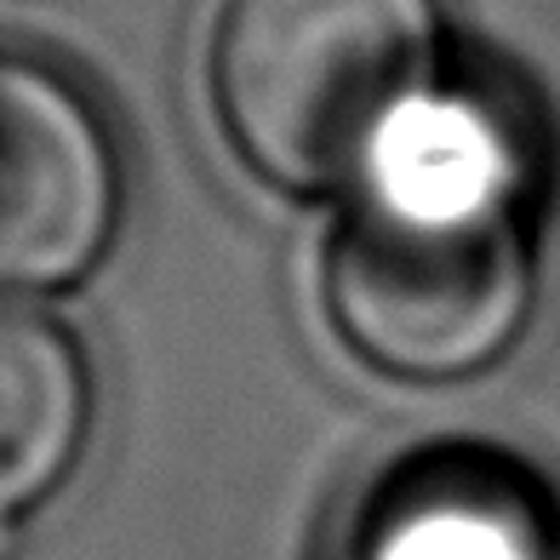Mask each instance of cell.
I'll list each match as a JSON object with an SVG mask.
<instances>
[{
    "label": "cell",
    "mask_w": 560,
    "mask_h": 560,
    "mask_svg": "<svg viewBox=\"0 0 560 560\" xmlns=\"http://www.w3.org/2000/svg\"><path fill=\"white\" fill-rule=\"evenodd\" d=\"M320 303L338 343L395 384L492 372L538 303L521 177L487 115L446 97L343 200Z\"/></svg>",
    "instance_id": "6da1fadb"
},
{
    "label": "cell",
    "mask_w": 560,
    "mask_h": 560,
    "mask_svg": "<svg viewBox=\"0 0 560 560\" xmlns=\"http://www.w3.org/2000/svg\"><path fill=\"white\" fill-rule=\"evenodd\" d=\"M207 97L258 184L349 200L441 97L435 0H223Z\"/></svg>",
    "instance_id": "7a4b0ae2"
},
{
    "label": "cell",
    "mask_w": 560,
    "mask_h": 560,
    "mask_svg": "<svg viewBox=\"0 0 560 560\" xmlns=\"http://www.w3.org/2000/svg\"><path fill=\"white\" fill-rule=\"evenodd\" d=\"M126 161L69 69L0 52V298L63 292L109 258Z\"/></svg>",
    "instance_id": "3957f363"
},
{
    "label": "cell",
    "mask_w": 560,
    "mask_h": 560,
    "mask_svg": "<svg viewBox=\"0 0 560 560\" xmlns=\"http://www.w3.org/2000/svg\"><path fill=\"white\" fill-rule=\"evenodd\" d=\"M97 384L81 338L46 310L0 298V549L7 532L74 475Z\"/></svg>",
    "instance_id": "277c9868"
}]
</instances>
